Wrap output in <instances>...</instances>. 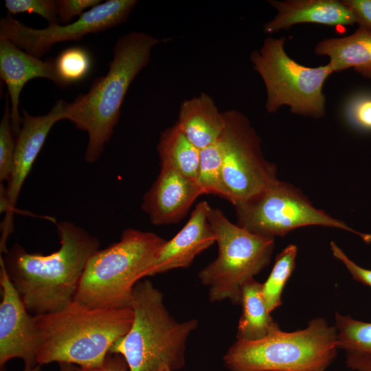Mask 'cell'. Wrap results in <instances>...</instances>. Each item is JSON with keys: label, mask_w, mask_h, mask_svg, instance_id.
Masks as SVG:
<instances>
[{"label": "cell", "mask_w": 371, "mask_h": 371, "mask_svg": "<svg viewBox=\"0 0 371 371\" xmlns=\"http://www.w3.org/2000/svg\"><path fill=\"white\" fill-rule=\"evenodd\" d=\"M56 230L60 246L50 254L30 253L15 244L2 257L9 278L34 315L56 312L74 301L85 267L99 249L98 238L74 223H58Z\"/></svg>", "instance_id": "1"}, {"label": "cell", "mask_w": 371, "mask_h": 371, "mask_svg": "<svg viewBox=\"0 0 371 371\" xmlns=\"http://www.w3.org/2000/svg\"><path fill=\"white\" fill-rule=\"evenodd\" d=\"M160 40L139 31L121 36L113 49L109 70L95 78L89 90L66 102L63 120L87 132L85 160L92 164L102 155L113 134L126 94L138 74L149 63L151 50Z\"/></svg>", "instance_id": "2"}, {"label": "cell", "mask_w": 371, "mask_h": 371, "mask_svg": "<svg viewBox=\"0 0 371 371\" xmlns=\"http://www.w3.org/2000/svg\"><path fill=\"white\" fill-rule=\"evenodd\" d=\"M40 337L37 364L69 363L80 367L101 365L112 346L133 320L131 307L95 308L73 301L54 313L35 315Z\"/></svg>", "instance_id": "3"}, {"label": "cell", "mask_w": 371, "mask_h": 371, "mask_svg": "<svg viewBox=\"0 0 371 371\" xmlns=\"http://www.w3.org/2000/svg\"><path fill=\"white\" fill-rule=\"evenodd\" d=\"M131 308V326L109 353L122 355L130 371L181 368L188 339L196 329L198 321H177L167 309L163 293L148 280L135 284Z\"/></svg>", "instance_id": "4"}, {"label": "cell", "mask_w": 371, "mask_h": 371, "mask_svg": "<svg viewBox=\"0 0 371 371\" xmlns=\"http://www.w3.org/2000/svg\"><path fill=\"white\" fill-rule=\"evenodd\" d=\"M166 241L153 232L124 229L119 241L89 258L74 300L95 308L131 307L135 284L148 276Z\"/></svg>", "instance_id": "5"}, {"label": "cell", "mask_w": 371, "mask_h": 371, "mask_svg": "<svg viewBox=\"0 0 371 371\" xmlns=\"http://www.w3.org/2000/svg\"><path fill=\"white\" fill-rule=\"evenodd\" d=\"M337 349L335 326L315 318L304 329L279 328L259 340L237 339L223 363L229 371H326Z\"/></svg>", "instance_id": "6"}, {"label": "cell", "mask_w": 371, "mask_h": 371, "mask_svg": "<svg viewBox=\"0 0 371 371\" xmlns=\"http://www.w3.org/2000/svg\"><path fill=\"white\" fill-rule=\"evenodd\" d=\"M207 219L216 235L218 256L199 271V279L208 287L211 302L228 300L238 304L243 286L269 264L275 239L232 223L210 205Z\"/></svg>", "instance_id": "7"}, {"label": "cell", "mask_w": 371, "mask_h": 371, "mask_svg": "<svg viewBox=\"0 0 371 371\" xmlns=\"http://www.w3.org/2000/svg\"><path fill=\"white\" fill-rule=\"evenodd\" d=\"M285 41L267 37L259 50L250 54L253 68L265 86V109L273 113L286 105L292 113L322 117L326 113L323 86L333 71L328 64L309 67L295 62L284 50Z\"/></svg>", "instance_id": "8"}, {"label": "cell", "mask_w": 371, "mask_h": 371, "mask_svg": "<svg viewBox=\"0 0 371 371\" xmlns=\"http://www.w3.org/2000/svg\"><path fill=\"white\" fill-rule=\"evenodd\" d=\"M234 207L236 224L260 236L274 238L301 227L319 225L348 231L371 243V234L358 232L315 207L301 190L280 180Z\"/></svg>", "instance_id": "9"}, {"label": "cell", "mask_w": 371, "mask_h": 371, "mask_svg": "<svg viewBox=\"0 0 371 371\" xmlns=\"http://www.w3.org/2000/svg\"><path fill=\"white\" fill-rule=\"evenodd\" d=\"M225 126L219 138L226 200L234 206L256 196L279 179L267 161L261 139L247 117L237 110L223 111Z\"/></svg>", "instance_id": "10"}, {"label": "cell", "mask_w": 371, "mask_h": 371, "mask_svg": "<svg viewBox=\"0 0 371 371\" xmlns=\"http://www.w3.org/2000/svg\"><path fill=\"white\" fill-rule=\"evenodd\" d=\"M136 0H108L85 12L67 25L48 24L43 29L25 25L8 14L0 21V38L40 58L58 43L76 41L85 36L110 29L125 22L137 5Z\"/></svg>", "instance_id": "11"}, {"label": "cell", "mask_w": 371, "mask_h": 371, "mask_svg": "<svg viewBox=\"0 0 371 371\" xmlns=\"http://www.w3.org/2000/svg\"><path fill=\"white\" fill-rule=\"evenodd\" d=\"M66 102L58 100L49 113L34 116L23 110L20 132L16 139V147L12 172L7 187L1 184V212L5 213L2 223L0 253L8 250L7 240L13 232V216L15 205L23 184L41 151L54 124L63 120Z\"/></svg>", "instance_id": "12"}, {"label": "cell", "mask_w": 371, "mask_h": 371, "mask_svg": "<svg viewBox=\"0 0 371 371\" xmlns=\"http://www.w3.org/2000/svg\"><path fill=\"white\" fill-rule=\"evenodd\" d=\"M0 368L19 358L24 366H35L40 337L35 315L27 310L6 272L0 256Z\"/></svg>", "instance_id": "13"}, {"label": "cell", "mask_w": 371, "mask_h": 371, "mask_svg": "<svg viewBox=\"0 0 371 371\" xmlns=\"http://www.w3.org/2000/svg\"><path fill=\"white\" fill-rule=\"evenodd\" d=\"M201 194L195 180L161 165L159 175L144 196L142 208L153 225L175 224L182 220Z\"/></svg>", "instance_id": "14"}, {"label": "cell", "mask_w": 371, "mask_h": 371, "mask_svg": "<svg viewBox=\"0 0 371 371\" xmlns=\"http://www.w3.org/2000/svg\"><path fill=\"white\" fill-rule=\"evenodd\" d=\"M209 207L205 201L197 203L186 225L166 241L148 276L187 268L196 256L216 243V235L207 219Z\"/></svg>", "instance_id": "15"}, {"label": "cell", "mask_w": 371, "mask_h": 371, "mask_svg": "<svg viewBox=\"0 0 371 371\" xmlns=\"http://www.w3.org/2000/svg\"><path fill=\"white\" fill-rule=\"evenodd\" d=\"M0 77L5 82L11 104L13 131L18 135L22 117L19 113L21 92L24 85L36 78L56 82L53 60L43 61L19 48L10 41L0 38Z\"/></svg>", "instance_id": "16"}, {"label": "cell", "mask_w": 371, "mask_h": 371, "mask_svg": "<svg viewBox=\"0 0 371 371\" xmlns=\"http://www.w3.org/2000/svg\"><path fill=\"white\" fill-rule=\"evenodd\" d=\"M277 14L263 26L267 34L288 30L294 25L313 23L330 26L356 23L350 10L337 0H269Z\"/></svg>", "instance_id": "17"}, {"label": "cell", "mask_w": 371, "mask_h": 371, "mask_svg": "<svg viewBox=\"0 0 371 371\" xmlns=\"http://www.w3.org/2000/svg\"><path fill=\"white\" fill-rule=\"evenodd\" d=\"M176 123L200 150L216 142L225 126L223 112L210 95L203 92L183 101Z\"/></svg>", "instance_id": "18"}, {"label": "cell", "mask_w": 371, "mask_h": 371, "mask_svg": "<svg viewBox=\"0 0 371 371\" xmlns=\"http://www.w3.org/2000/svg\"><path fill=\"white\" fill-rule=\"evenodd\" d=\"M317 55L329 57L333 72L349 68L371 79V31L359 27L352 34L324 38L314 48Z\"/></svg>", "instance_id": "19"}, {"label": "cell", "mask_w": 371, "mask_h": 371, "mask_svg": "<svg viewBox=\"0 0 371 371\" xmlns=\"http://www.w3.org/2000/svg\"><path fill=\"white\" fill-rule=\"evenodd\" d=\"M261 289L262 284L254 278L241 289L242 315L236 335L238 340H259L280 328L267 308Z\"/></svg>", "instance_id": "20"}, {"label": "cell", "mask_w": 371, "mask_h": 371, "mask_svg": "<svg viewBox=\"0 0 371 371\" xmlns=\"http://www.w3.org/2000/svg\"><path fill=\"white\" fill-rule=\"evenodd\" d=\"M337 346L354 371H371V323L335 313Z\"/></svg>", "instance_id": "21"}, {"label": "cell", "mask_w": 371, "mask_h": 371, "mask_svg": "<svg viewBox=\"0 0 371 371\" xmlns=\"http://www.w3.org/2000/svg\"><path fill=\"white\" fill-rule=\"evenodd\" d=\"M157 149L161 165L172 168L196 181L200 149L190 141L177 123L161 133Z\"/></svg>", "instance_id": "22"}, {"label": "cell", "mask_w": 371, "mask_h": 371, "mask_svg": "<svg viewBox=\"0 0 371 371\" xmlns=\"http://www.w3.org/2000/svg\"><path fill=\"white\" fill-rule=\"evenodd\" d=\"M297 254L296 245H289L286 247L276 256L269 277L262 284V295L269 313L282 304V293L295 269Z\"/></svg>", "instance_id": "23"}, {"label": "cell", "mask_w": 371, "mask_h": 371, "mask_svg": "<svg viewBox=\"0 0 371 371\" xmlns=\"http://www.w3.org/2000/svg\"><path fill=\"white\" fill-rule=\"evenodd\" d=\"M56 85L65 87L85 80L91 73L92 57L87 49L73 46L62 51L53 60Z\"/></svg>", "instance_id": "24"}, {"label": "cell", "mask_w": 371, "mask_h": 371, "mask_svg": "<svg viewBox=\"0 0 371 371\" xmlns=\"http://www.w3.org/2000/svg\"><path fill=\"white\" fill-rule=\"evenodd\" d=\"M196 181L203 194H210L226 200L223 177V152L219 139L200 150Z\"/></svg>", "instance_id": "25"}, {"label": "cell", "mask_w": 371, "mask_h": 371, "mask_svg": "<svg viewBox=\"0 0 371 371\" xmlns=\"http://www.w3.org/2000/svg\"><path fill=\"white\" fill-rule=\"evenodd\" d=\"M11 120V108L9 105L8 95L3 114L0 122V181L8 182L12 172L16 140Z\"/></svg>", "instance_id": "26"}, {"label": "cell", "mask_w": 371, "mask_h": 371, "mask_svg": "<svg viewBox=\"0 0 371 371\" xmlns=\"http://www.w3.org/2000/svg\"><path fill=\"white\" fill-rule=\"evenodd\" d=\"M5 6L12 16L20 13H34L47 21L58 24L57 2L54 0H5Z\"/></svg>", "instance_id": "27"}, {"label": "cell", "mask_w": 371, "mask_h": 371, "mask_svg": "<svg viewBox=\"0 0 371 371\" xmlns=\"http://www.w3.org/2000/svg\"><path fill=\"white\" fill-rule=\"evenodd\" d=\"M345 115L356 128L371 132V94L359 93L351 98L346 106Z\"/></svg>", "instance_id": "28"}, {"label": "cell", "mask_w": 371, "mask_h": 371, "mask_svg": "<svg viewBox=\"0 0 371 371\" xmlns=\"http://www.w3.org/2000/svg\"><path fill=\"white\" fill-rule=\"evenodd\" d=\"M57 13L60 21L67 23L76 16H81L87 9L100 4V0H58Z\"/></svg>", "instance_id": "29"}, {"label": "cell", "mask_w": 371, "mask_h": 371, "mask_svg": "<svg viewBox=\"0 0 371 371\" xmlns=\"http://www.w3.org/2000/svg\"><path fill=\"white\" fill-rule=\"evenodd\" d=\"M330 249L334 257L341 261L355 280L371 287V270L351 260L335 243H330Z\"/></svg>", "instance_id": "30"}, {"label": "cell", "mask_w": 371, "mask_h": 371, "mask_svg": "<svg viewBox=\"0 0 371 371\" xmlns=\"http://www.w3.org/2000/svg\"><path fill=\"white\" fill-rule=\"evenodd\" d=\"M355 16L359 27L371 31V0H341Z\"/></svg>", "instance_id": "31"}, {"label": "cell", "mask_w": 371, "mask_h": 371, "mask_svg": "<svg viewBox=\"0 0 371 371\" xmlns=\"http://www.w3.org/2000/svg\"><path fill=\"white\" fill-rule=\"evenodd\" d=\"M76 371H130L124 358L118 354L109 353L103 363L94 367L75 366Z\"/></svg>", "instance_id": "32"}, {"label": "cell", "mask_w": 371, "mask_h": 371, "mask_svg": "<svg viewBox=\"0 0 371 371\" xmlns=\"http://www.w3.org/2000/svg\"><path fill=\"white\" fill-rule=\"evenodd\" d=\"M59 371H76L75 365L69 363H59Z\"/></svg>", "instance_id": "33"}, {"label": "cell", "mask_w": 371, "mask_h": 371, "mask_svg": "<svg viewBox=\"0 0 371 371\" xmlns=\"http://www.w3.org/2000/svg\"><path fill=\"white\" fill-rule=\"evenodd\" d=\"M41 366H42L38 365V364H37L35 366H24V368L23 371H41Z\"/></svg>", "instance_id": "34"}, {"label": "cell", "mask_w": 371, "mask_h": 371, "mask_svg": "<svg viewBox=\"0 0 371 371\" xmlns=\"http://www.w3.org/2000/svg\"><path fill=\"white\" fill-rule=\"evenodd\" d=\"M159 371H175V370H172L169 369H164V370H160Z\"/></svg>", "instance_id": "35"}]
</instances>
